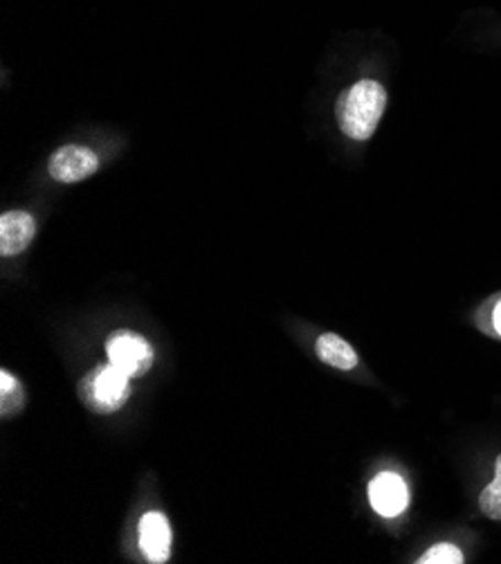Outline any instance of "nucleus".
Wrapping results in <instances>:
<instances>
[{"label":"nucleus","mask_w":501,"mask_h":564,"mask_svg":"<svg viewBox=\"0 0 501 564\" xmlns=\"http://www.w3.org/2000/svg\"><path fill=\"white\" fill-rule=\"evenodd\" d=\"M25 405V391L17 376L10 371H0V414L3 419L17 416Z\"/></svg>","instance_id":"obj_9"},{"label":"nucleus","mask_w":501,"mask_h":564,"mask_svg":"<svg viewBox=\"0 0 501 564\" xmlns=\"http://www.w3.org/2000/svg\"><path fill=\"white\" fill-rule=\"evenodd\" d=\"M479 509L486 518L501 522V455L494 459V479L479 495Z\"/></svg>","instance_id":"obj_10"},{"label":"nucleus","mask_w":501,"mask_h":564,"mask_svg":"<svg viewBox=\"0 0 501 564\" xmlns=\"http://www.w3.org/2000/svg\"><path fill=\"white\" fill-rule=\"evenodd\" d=\"M138 533H140V549L149 562L162 564L170 560L174 535H172V524L164 513L160 511L146 513L140 520Z\"/></svg>","instance_id":"obj_6"},{"label":"nucleus","mask_w":501,"mask_h":564,"mask_svg":"<svg viewBox=\"0 0 501 564\" xmlns=\"http://www.w3.org/2000/svg\"><path fill=\"white\" fill-rule=\"evenodd\" d=\"M416 562L418 564H461V562H466V557H464V551L457 549L455 544L440 542V544H434L432 549H427Z\"/></svg>","instance_id":"obj_11"},{"label":"nucleus","mask_w":501,"mask_h":564,"mask_svg":"<svg viewBox=\"0 0 501 564\" xmlns=\"http://www.w3.org/2000/svg\"><path fill=\"white\" fill-rule=\"evenodd\" d=\"M369 501L373 511L382 518L401 516L410 503V488L405 479L396 473H380L369 484Z\"/></svg>","instance_id":"obj_5"},{"label":"nucleus","mask_w":501,"mask_h":564,"mask_svg":"<svg viewBox=\"0 0 501 564\" xmlns=\"http://www.w3.org/2000/svg\"><path fill=\"white\" fill-rule=\"evenodd\" d=\"M386 106V90L373 79H362L347 88L336 101V118L340 131L356 140L367 142L373 138Z\"/></svg>","instance_id":"obj_1"},{"label":"nucleus","mask_w":501,"mask_h":564,"mask_svg":"<svg viewBox=\"0 0 501 564\" xmlns=\"http://www.w3.org/2000/svg\"><path fill=\"white\" fill-rule=\"evenodd\" d=\"M131 376H127L113 362H101L92 367L79 382L81 405L99 416L120 412L131 399Z\"/></svg>","instance_id":"obj_2"},{"label":"nucleus","mask_w":501,"mask_h":564,"mask_svg":"<svg viewBox=\"0 0 501 564\" xmlns=\"http://www.w3.org/2000/svg\"><path fill=\"white\" fill-rule=\"evenodd\" d=\"M315 354L324 365L338 369V371H351L360 362L356 349L345 340V337H340L336 333L319 335L315 343Z\"/></svg>","instance_id":"obj_8"},{"label":"nucleus","mask_w":501,"mask_h":564,"mask_svg":"<svg viewBox=\"0 0 501 564\" xmlns=\"http://www.w3.org/2000/svg\"><path fill=\"white\" fill-rule=\"evenodd\" d=\"M36 237V220L30 212L12 209L0 216V254L17 257L25 252Z\"/></svg>","instance_id":"obj_7"},{"label":"nucleus","mask_w":501,"mask_h":564,"mask_svg":"<svg viewBox=\"0 0 501 564\" xmlns=\"http://www.w3.org/2000/svg\"><path fill=\"white\" fill-rule=\"evenodd\" d=\"M494 328L497 333H501V304L494 308Z\"/></svg>","instance_id":"obj_12"},{"label":"nucleus","mask_w":501,"mask_h":564,"mask_svg":"<svg viewBox=\"0 0 501 564\" xmlns=\"http://www.w3.org/2000/svg\"><path fill=\"white\" fill-rule=\"evenodd\" d=\"M97 169H99L97 153L81 144H66L57 149L50 155V162H47L50 176L64 185L81 183L90 178Z\"/></svg>","instance_id":"obj_4"},{"label":"nucleus","mask_w":501,"mask_h":564,"mask_svg":"<svg viewBox=\"0 0 501 564\" xmlns=\"http://www.w3.org/2000/svg\"><path fill=\"white\" fill-rule=\"evenodd\" d=\"M106 356L131 378H142L155 362V351L144 335L131 328H118L108 335Z\"/></svg>","instance_id":"obj_3"}]
</instances>
